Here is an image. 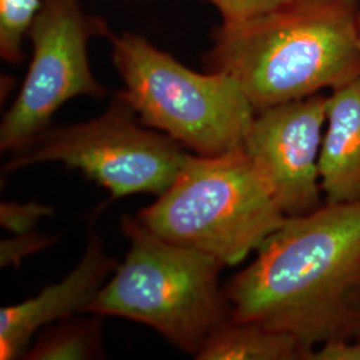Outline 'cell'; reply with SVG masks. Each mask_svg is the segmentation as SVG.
<instances>
[{"label": "cell", "mask_w": 360, "mask_h": 360, "mask_svg": "<svg viewBox=\"0 0 360 360\" xmlns=\"http://www.w3.org/2000/svg\"><path fill=\"white\" fill-rule=\"evenodd\" d=\"M230 319L309 347L360 339V202L288 217L224 288Z\"/></svg>", "instance_id": "1"}, {"label": "cell", "mask_w": 360, "mask_h": 360, "mask_svg": "<svg viewBox=\"0 0 360 360\" xmlns=\"http://www.w3.org/2000/svg\"><path fill=\"white\" fill-rule=\"evenodd\" d=\"M211 39L206 71L235 79L260 111L360 77V0H287Z\"/></svg>", "instance_id": "2"}, {"label": "cell", "mask_w": 360, "mask_h": 360, "mask_svg": "<svg viewBox=\"0 0 360 360\" xmlns=\"http://www.w3.org/2000/svg\"><path fill=\"white\" fill-rule=\"evenodd\" d=\"M285 218L243 146L217 156L187 154L174 183L138 214L155 235L223 266L257 251Z\"/></svg>", "instance_id": "3"}, {"label": "cell", "mask_w": 360, "mask_h": 360, "mask_svg": "<svg viewBox=\"0 0 360 360\" xmlns=\"http://www.w3.org/2000/svg\"><path fill=\"white\" fill-rule=\"evenodd\" d=\"M122 231L129 254L84 312L150 326L195 356L230 316L224 290L219 288L224 266L206 252L162 239L138 218L124 215Z\"/></svg>", "instance_id": "4"}, {"label": "cell", "mask_w": 360, "mask_h": 360, "mask_svg": "<svg viewBox=\"0 0 360 360\" xmlns=\"http://www.w3.org/2000/svg\"><path fill=\"white\" fill-rule=\"evenodd\" d=\"M104 35L124 84L120 94L144 126L202 156L243 146L257 111L235 79L193 71L141 35L108 28Z\"/></svg>", "instance_id": "5"}, {"label": "cell", "mask_w": 360, "mask_h": 360, "mask_svg": "<svg viewBox=\"0 0 360 360\" xmlns=\"http://www.w3.org/2000/svg\"><path fill=\"white\" fill-rule=\"evenodd\" d=\"M146 127L119 91L102 115L46 129L13 153L4 169L58 162L103 186L112 199L143 193L159 196L174 183L187 154L166 134Z\"/></svg>", "instance_id": "6"}, {"label": "cell", "mask_w": 360, "mask_h": 360, "mask_svg": "<svg viewBox=\"0 0 360 360\" xmlns=\"http://www.w3.org/2000/svg\"><path fill=\"white\" fill-rule=\"evenodd\" d=\"M107 27L84 13L79 0H43L28 30L32 58L25 82L0 126L1 151L16 153L44 132L53 114L77 96L103 98L94 77L89 40Z\"/></svg>", "instance_id": "7"}, {"label": "cell", "mask_w": 360, "mask_h": 360, "mask_svg": "<svg viewBox=\"0 0 360 360\" xmlns=\"http://www.w3.org/2000/svg\"><path fill=\"white\" fill-rule=\"evenodd\" d=\"M327 119V95L276 104L257 111L243 148L288 217L322 206L319 158Z\"/></svg>", "instance_id": "8"}, {"label": "cell", "mask_w": 360, "mask_h": 360, "mask_svg": "<svg viewBox=\"0 0 360 360\" xmlns=\"http://www.w3.org/2000/svg\"><path fill=\"white\" fill-rule=\"evenodd\" d=\"M116 269L117 263L105 254L102 239L91 232L80 263L62 282L46 287L34 299L0 309V359L25 355L39 328L65 321L75 312H84Z\"/></svg>", "instance_id": "9"}, {"label": "cell", "mask_w": 360, "mask_h": 360, "mask_svg": "<svg viewBox=\"0 0 360 360\" xmlns=\"http://www.w3.org/2000/svg\"><path fill=\"white\" fill-rule=\"evenodd\" d=\"M319 158L324 203L360 202V77L327 95Z\"/></svg>", "instance_id": "10"}, {"label": "cell", "mask_w": 360, "mask_h": 360, "mask_svg": "<svg viewBox=\"0 0 360 360\" xmlns=\"http://www.w3.org/2000/svg\"><path fill=\"white\" fill-rule=\"evenodd\" d=\"M314 348L257 323L226 319L195 355L199 360H311Z\"/></svg>", "instance_id": "11"}, {"label": "cell", "mask_w": 360, "mask_h": 360, "mask_svg": "<svg viewBox=\"0 0 360 360\" xmlns=\"http://www.w3.org/2000/svg\"><path fill=\"white\" fill-rule=\"evenodd\" d=\"M102 324L98 318L84 321H62L46 330L37 343L26 351V359L62 360L101 358Z\"/></svg>", "instance_id": "12"}, {"label": "cell", "mask_w": 360, "mask_h": 360, "mask_svg": "<svg viewBox=\"0 0 360 360\" xmlns=\"http://www.w3.org/2000/svg\"><path fill=\"white\" fill-rule=\"evenodd\" d=\"M43 4V0H0V56L19 65L23 60V41Z\"/></svg>", "instance_id": "13"}, {"label": "cell", "mask_w": 360, "mask_h": 360, "mask_svg": "<svg viewBox=\"0 0 360 360\" xmlns=\"http://www.w3.org/2000/svg\"><path fill=\"white\" fill-rule=\"evenodd\" d=\"M52 212L53 210L51 207L38 203H1L0 223L6 230L16 235L28 233L37 226L40 219L52 215Z\"/></svg>", "instance_id": "14"}, {"label": "cell", "mask_w": 360, "mask_h": 360, "mask_svg": "<svg viewBox=\"0 0 360 360\" xmlns=\"http://www.w3.org/2000/svg\"><path fill=\"white\" fill-rule=\"evenodd\" d=\"M221 16V23H236L269 13L287 0H206Z\"/></svg>", "instance_id": "15"}, {"label": "cell", "mask_w": 360, "mask_h": 360, "mask_svg": "<svg viewBox=\"0 0 360 360\" xmlns=\"http://www.w3.org/2000/svg\"><path fill=\"white\" fill-rule=\"evenodd\" d=\"M56 239L35 233H19L15 238L1 240L0 243V263L4 266H19L25 257H30L40 250L51 245Z\"/></svg>", "instance_id": "16"}, {"label": "cell", "mask_w": 360, "mask_h": 360, "mask_svg": "<svg viewBox=\"0 0 360 360\" xmlns=\"http://www.w3.org/2000/svg\"><path fill=\"white\" fill-rule=\"evenodd\" d=\"M311 360H360V339H335L314 348Z\"/></svg>", "instance_id": "17"}]
</instances>
